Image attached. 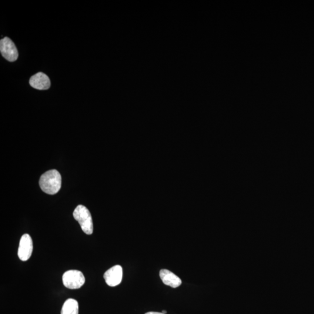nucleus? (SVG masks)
Instances as JSON below:
<instances>
[{
	"instance_id": "obj_1",
	"label": "nucleus",
	"mask_w": 314,
	"mask_h": 314,
	"mask_svg": "<svg viewBox=\"0 0 314 314\" xmlns=\"http://www.w3.org/2000/svg\"><path fill=\"white\" fill-rule=\"evenodd\" d=\"M61 174L55 169L50 170L43 174L39 180V185L43 192L50 195L57 193L61 188Z\"/></svg>"
},
{
	"instance_id": "obj_2",
	"label": "nucleus",
	"mask_w": 314,
	"mask_h": 314,
	"mask_svg": "<svg viewBox=\"0 0 314 314\" xmlns=\"http://www.w3.org/2000/svg\"><path fill=\"white\" fill-rule=\"evenodd\" d=\"M73 217L79 223L83 231L87 235H92L93 232V223L91 213L86 207L79 205L73 211Z\"/></svg>"
},
{
	"instance_id": "obj_3",
	"label": "nucleus",
	"mask_w": 314,
	"mask_h": 314,
	"mask_svg": "<svg viewBox=\"0 0 314 314\" xmlns=\"http://www.w3.org/2000/svg\"><path fill=\"white\" fill-rule=\"evenodd\" d=\"M63 285L69 289L81 288L85 283V278L82 272L78 270H69L62 276Z\"/></svg>"
},
{
	"instance_id": "obj_4",
	"label": "nucleus",
	"mask_w": 314,
	"mask_h": 314,
	"mask_svg": "<svg viewBox=\"0 0 314 314\" xmlns=\"http://www.w3.org/2000/svg\"><path fill=\"white\" fill-rule=\"evenodd\" d=\"M0 52L3 57L9 62H14L18 58V52L14 43L8 37L0 41Z\"/></svg>"
},
{
	"instance_id": "obj_5",
	"label": "nucleus",
	"mask_w": 314,
	"mask_h": 314,
	"mask_svg": "<svg viewBox=\"0 0 314 314\" xmlns=\"http://www.w3.org/2000/svg\"><path fill=\"white\" fill-rule=\"evenodd\" d=\"M33 249V241L31 236L25 234L20 240L18 256L22 262H26L31 258Z\"/></svg>"
},
{
	"instance_id": "obj_6",
	"label": "nucleus",
	"mask_w": 314,
	"mask_h": 314,
	"mask_svg": "<svg viewBox=\"0 0 314 314\" xmlns=\"http://www.w3.org/2000/svg\"><path fill=\"white\" fill-rule=\"evenodd\" d=\"M123 277V270L121 266H113L105 272L104 278L107 285L115 287L121 283Z\"/></svg>"
},
{
	"instance_id": "obj_7",
	"label": "nucleus",
	"mask_w": 314,
	"mask_h": 314,
	"mask_svg": "<svg viewBox=\"0 0 314 314\" xmlns=\"http://www.w3.org/2000/svg\"><path fill=\"white\" fill-rule=\"evenodd\" d=\"M29 84L32 88L40 90H46L50 88L51 82L48 75L42 72H38L31 77Z\"/></svg>"
},
{
	"instance_id": "obj_8",
	"label": "nucleus",
	"mask_w": 314,
	"mask_h": 314,
	"mask_svg": "<svg viewBox=\"0 0 314 314\" xmlns=\"http://www.w3.org/2000/svg\"><path fill=\"white\" fill-rule=\"evenodd\" d=\"M160 278L165 285L176 288L181 285L182 280L175 274L168 269H161L159 272Z\"/></svg>"
},
{
	"instance_id": "obj_9",
	"label": "nucleus",
	"mask_w": 314,
	"mask_h": 314,
	"mask_svg": "<svg viewBox=\"0 0 314 314\" xmlns=\"http://www.w3.org/2000/svg\"><path fill=\"white\" fill-rule=\"evenodd\" d=\"M61 314H79L78 302L73 299L66 300L62 307Z\"/></svg>"
},
{
	"instance_id": "obj_10",
	"label": "nucleus",
	"mask_w": 314,
	"mask_h": 314,
	"mask_svg": "<svg viewBox=\"0 0 314 314\" xmlns=\"http://www.w3.org/2000/svg\"><path fill=\"white\" fill-rule=\"evenodd\" d=\"M145 314H163L162 313L149 312Z\"/></svg>"
},
{
	"instance_id": "obj_11",
	"label": "nucleus",
	"mask_w": 314,
	"mask_h": 314,
	"mask_svg": "<svg viewBox=\"0 0 314 314\" xmlns=\"http://www.w3.org/2000/svg\"><path fill=\"white\" fill-rule=\"evenodd\" d=\"M162 313L166 314V311H165V310L162 311Z\"/></svg>"
}]
</instances>
